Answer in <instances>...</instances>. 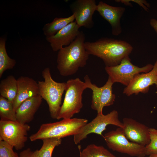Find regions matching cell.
Wrapping results in <instances>:
<instances>
[{
  "label": "cell",
  "mask_w": 157,
  "mask_h": 157,
  "mask_svg": "<svg viewBox=\"0 0 157 157\" xmlns=\"http://www.w3.org/2000/svg\"><path fill=\"white\" fill-rule=\"evenodd\" d=\"M85 39L83 32L80 31L72 43L59 51L57 59V68L61 76L73 75L80 68L86 64L89 54L85 47Z\"/></svg>",
  "instance_id": "cell-1"
},
{
  "label": "cell",
  "mask_w": 157,
  "mask_h": 157,
  "mask_svg": "<svg viewBox=\"0 0 157 157\" xmlns=\"http://www.w3.org/2000/svg\"><path fill=\"white\" fill-rule=\"evenodd\" d=\"M85 46L89 55L100 58L108 67L119 64L133 49L131 45L125 41L107 38L94 42H85Z\"/></svg>",
  "instance_id": "cell-2"
},
{
  "label": "cell",
  "mask_w": 157,
  "mask_h": 157,
  "mask_svg": "<svg viewBox=\"0 0 157 157\" xmlns=\"http://www.w3.org/2000/svg\"><path fill=\"white\" fill-rule=\"evenodd\" d=\"M88 123L86 119L75 118L42 124L37 132L29 137L31 141L46 138H62L75 135Z\"/></svg>",
  "instance_id": "cell-3"
},
{
  "label": "cell",
  "mask_w": 157,
  "mask_h": 157,
  "mask_svg": "<svg viewBox=\"0 0 157 157\" xmlns=\"http://www.w3.org/2000/svg\"><path fill=\"white\" fill-rule=\"evenodd\" d=\"M44 81L38 82L39 94L47 103L51 117L57 119L61 107L62 96L66 87V82H58L52 78L49 67L42 72Z\"/></svg>",
  "instance_id": "cell-4"
},
{
  "label": "cell",
  "mask_w": 157,
  "mask_h": 157,
  "mask_svg": "<svg viewBox=\"0 0 157 157\" xmlns=\"http://www.w3.org/2000/svg\"><path fill=\"white\" fill-rule=\"evenodd\" d=\"M66 83L65 95L57 119L72 118L75 114L79 113L83 106L82 95L88 88L86 83L79 78L72 79Z\"/></svg>",
  "instance_id": "cell-5"
},
{
  "label": "cell",
  "mask_w": 157,
  "mask_h": 157,
  "mask_svg": "<svg viewBox=\"0 0 157 157\" xmlns=\"http://www.w3.org/2000/svg\"><path fill=\"white\" fill-rule=\"evenodd\" d=\"M108 147L113 151L132 156L145 157V147L129 141L126 137L123 129L118 127L103 136Z\"/></svg>",
  "instance_id": "cell-6"
},
{
  "label": "cell",
  "mask_w": 157,
  "mask_h": 157,
  "mask_svg": "<svg viewBox=\"0 0 157 157\" xmlns=\"http://www.w3.org/2000/svg\"><path fill=\"white\" fill-rule=\"evenodd\" d=\"M153 66L148 64L144 67H139L131 63L129 56L124 58L117 65L106 66L105 70L114 83H119L126 87L130 84L136 75L149 72L152 69Z\"/></svg>",
  "instance_id": "cell-7"
},
{
  "label": "cell",
  "mask_w": 157,
  "mask_h": 157,
  "mask_svg": "<svg viewBox=\"0 0 157 157\" xmlns=\"http://www.w3.org/2000/svg\"><path fill=\"white\" fill-rule=\"evenodd\" d=\"M110 124L122 128L123 127L122 122L119 119L118 113L116 110H113L105 115L103 113L97 114L95 118L84 125L77 133L74 135V143L76 144H78L91 133L103 136V132L106 129V126Z\"/></svg>",
  "instance_id": "cell-8"
},
{
  "label": "cell",
  "mask_w": 157,
  "mask_h": 157,
  "mask_svg": "<svg viewBox=\"0 0 157 157\" xmlns=\"http://www.w3.org/2000/svg\"><path fill=\"white\" fill-rule=\"evenodd\" d=\"M30 127L17 121L0 120V140H3L17 150L22 149L28 140Z\"/></svg>",
  "instance_id": "cell-9"
},
{
  "label": "cell",
  "mask_w": 157,
  "mask_h": 157,
  "mask_svg": "<svg viewBox=\"0 0 157 157\" xmlns=\"http://www.w3.org/2000/svg\"><path fill=\"white\" fill-rule=\"evenodd\" d=\"M84 82L88 88L92 91L91 108L96 111L97 114L103 113V109L104 107L113 104L116 96L113 93L112 86L114 83L108 77L106 83L101 87H98L92 83L88 75L84 77Z\"/></svg>",
  "instance_id": "cell-10"
},
{
  "label": "cell",
  "mask_w": 157,
  "mask_h": 157,
  "mask_svg": "<svg viewBox=\"0 0 157 157\" xmlns=\"http://www.w3.org/2000/svg\"><path fill=\"white\" fill-rule=\"evenodd\" d=\"M97 5L95 0H76L71 4L70 8L80 28L93 27V15L96 11Z\"/></svg>",
  "instance_id": "cell-11"
},
{
  "label": "cell",
  "mask_w": 157,
  "mask_h": 157,
  "mask_svg": "<svg viewBox=\"0 0 157 157\" xmlns=\"http://www.w3.org/2000/svg\"><path fill=\"white\" fill-rule=\"evenodd\" d=\"M154 84L157 88V59L150 71L135 76L130 84L124 89L123 93L128 96L140 93L146 94L149 92L150 86Z\"/></svg>",
  "instance_id": "cell-12"
},
{
  "label": "cell",
  "mask_w": 157,
  "mask_h": 157,
  "mask_svg": "<svg viewBox=\"0 0 157 157\" xmlns=\"http://www.w3.org/2000/svg\"><path fill=\"white\" fill-rule=\"evenodd\" d=\"M123 130L126 137L130 141L145 147L149 143V128L131 118L123 119Z\"/></svg>",
  "instance_id": "cell-13"
},
{
  "label": "cell",
  "mask_w": 157,
  "mask_h": 157,
  "mask_svg": "<svg viewBox=\"0 0 157 157\" xmlns=\"http://www.w3.org/2000/svg\"><path fill=\"white\" fill-rule=\"evenodd\" d=\"M125 10L124 7L113 6L101 1L97 5L96 11L110 24L112 34L115 36L122 32L120 20Z\"/></svg>",
  "instance_id": "cell-14"
},
{
  "label": "cell",
  "mask_w": 157,
  "mask_h": 157,
  "mask_svg": "<svg viewBox=\"0 0 157 157\" xmlns=\"http://www.w3.org/2000/svg\"><path fill=\"white\" fill-rule=\"evenodd\" d=\"M80 27L74 21L59 31L54 35L46 37L53 51H59L63 46H67L72 43L79 34Z\"/></svg>",
  "instance_id": "cell-15"
},
{
  "label": "cell",
  "mask_w": 157,
  "mask_h": 157,
  "mask_svg": "<svg viewBox=\"0 0 157 157\" xmlns=\"http://www.w3.org/2000/svg\"><path fill=\"white\" fill-rule=\"evenodd\" d=\"M17 94L12 103L15 111L24 101L39 94L38 83L33 79L27 76H22L17 79Z\"/></svg>",
  "instance_id": "cell-16"
},
{
  "label": "cell",
  "mask_w": 157,
  "mask_h": 157,
  "mask_svg": "<svg viewBox=\"0 0 157 157\" xmlns=\"http://www.w3.org/2000/svg\"><path fill=\"white\" fill-rule=\"evenodd\" d=\"M42 99L38 94L23 102L16 111L17 121L22 124H27L32 121L41 104Z\"/></svg>",
  "instance_id": "cell-17"
},
{
  "label": "cell",
  "mask_w": 157,
  "mask_h": 157,
  "mask_svg": "<svg viewBox=\"0 0 157 157\" xmlns=\"http://www.w3.org/2000/svg\"><path fill=\"white\" fill-rule=\"evenodd\" d=\"M75 19L73 14L67 17H56L52 22L44 26L42 28L44 34L46 37L54 35Z\"/></svg>",
  "instance_id": "cell-18"
},
{
  "label": "cell",
  "mask_w": 157,
  "mask_h": 157,
  "mask_svg": "<svg viewBox=\"0 0 157 157\" xmlns=\"http://www.w3.org/2000/svg\"><path fill=\"white\" fill-rule=\"evenodd\" d=\"M17 90V80L13 76H8L1 81L0 96L6 98L12 103L16 96Z\"/></svg>",
  "instance_id": "cell-19"
},
{
  "label": "cell",
  "mask_w": 157,
  "mask_h": 157,
  "mask_svg": "<svg viewBox=\"0 0 157 157\" xmlns=\"http://www.w3.org/2000/svg\"><path fill=\"white\" fill-rule=\"evenodd\" d=\"M43 144L39 150L33 151L34 157H51L56 147L61 144L62 139L59 138H46L42 139Z\"/></svg>",
  "instance_id": "cell-20"
},
{
  "label": "cell",
  "mask_w": 157,
  "mask_h": 157,
  "mask_svg": "<svg viewBox=\"0 0 157 157\" xmlns=\"http://www.w3.org/2000/svg\"><path fill=\"white\" fill-rule=\"evenodd\" d=\"M80 157H117L102 146L88 145L82 151L79 148Z\"/></svg>",
  "instance_id": "cell-21"
},
{
  "label": "cell",
  "mask_w": 157,
  "mask_h": 157,
  "mask_svg": "<svg viewBox=\"0 0 157 157\" xmlns=\"http://www.w3.org/2000/svg\"><path fill=\"white\" fill-rule=\"evenodd\" d=\"M6 39L0 38V78L6 70L13 68L16 64V60L10 58L7 54L6 47Z\"/></svg>",
  "instance_id": "cell-22"
},
{
  "label": "cell",
  "mask_w": 157,
  "mask_h": 157,
  "mask_svg": "<svg viewBox=\"0 0 157 157\" xmlns=\"http://www.w3.org/2000/svg\"><path fill=\"white\" fill-rule=\"evenodd\" d=\"M1 120L17 121L16 113L13 104L7 99L0 96Z\"/></svg>",
  "instance_id": "cell-23"
},
{
  "label": "cell",
  "mask_w": 157,
  "mask_h": 157,
  "mask_svg": "<svg viewBox=\"0 0 157 157\" xmlns=\"http://www.w3.org/2000/svg\"><path fill=\"white\" fill-rule=\"evenodd\" d=\"M150 141L145 147L146 156L157 153V129L149 128Z\"/></svg>",
  "instance_id": "cell-24"
},
{
  "label": "cell",
  "mask_w": 157,
  "mask_h": 157,
  "mask_svg": "<svg viewBox=\"0 0 157 157\" xmlns=\"http://www.w3.org/2000/svg\"><path fill=\"white\" fill-rule=\"evenodd\" d=\"M14 147L3 140H0V157H19L13 150Z\"/></svg>",
  "instance_id": "cell-25"
},
{
  "label": "cell",
  "mask_w": 157,
  "mask_h": 157,
  "mask_svg": "<svg viewBox=\"0 0 157 157\" xmlns=\"http://www.w3.org/2000/svg\"><path fill=\"white\" fill-rule=\"evenodd\" d=\"M130 2L136 3L142 7L145 10L148 11L150 6L149 3L145 0H129Z\"/></svg>",
  "instance_id": "cell-26"
},
{
  "label": "cell",
  "mask_w": 157,
  "mask_h": 157,
  "mask_svg": "<svg viewBox=\"0 0 157 157\" xmlns=\"http://www.w3.org/2000/svg\"><path fill=\"white\" fill-rule=\"evenodd\" d=\"M19 157H34L33 155V151L31 149L28 148L21 151L19 154Z\"/></svg>",
  "instance_id": "cell-27"
},
{
  "label": "cell",
  "mask_w": 157,
  "mask_h": 157,
  "mask_svg": "<svg viewBox=\"0 0 157 157\" xmlns=\"http://www.w3.org/2000/svg\"><path fill=\"white\" fill-rule=\"evenodd\" d=\"M150 24L157 33V20L154 18L151 19L150 21Z\"/></svg>",
  "instance_id": "cell-28"
},
{
  "label": "cell",
  "mask_w": 157,
  "mask_h": 157,
  "mask_svg": "<svg viewBox=\"0 0 157 157\" xmlns=\"http://www.w3.org/2000/svg\"><path fill=\"white\" fill-rule=\"evenodd\" d=\"M147 157H157V153L151 154L148 156Z\"/></svg>",
  "instance_id": "cell-29"
}]
</instances>
